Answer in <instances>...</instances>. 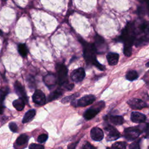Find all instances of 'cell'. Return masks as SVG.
Wrapping results in <instances>:
<instances>
[{"label":"cell","instance_id":"obj_1","mask_svg":"<svg viewBox=\"0 0 149 149\" xmlns=\"http://www.w3.org/2000/svg\"><path fill=\"white\" fill-rule=\"evenodd\" d=\"M135 25L133 23H128L122 30L119 39L124 44L123 53L125 56H130L132 54V45L136 38Z\"/></svg>","mask_w":149,"mask_h":149},{"label":"cell","instance_id":"obj_2","mask_svg":"<svg viewBox=\"0 0 149 149\" xmlns=\"http://www.w3.org/2000/svg\"><path fill=\"white\" fill-rule=\"evenodd\" d=\"M80 42L83 46L84 58L87 64H92L100 70H104L105 69V67L100 63L97 60L95 56V54L97 52L94 44L88 43L82 38L80 40Z\"/></svg>","mask_w":149,"mask_h":149},{"label":"cell","instance_id":"obj_3","mask_svg":"<svg viewBox=\"0 0 149 149\" xmlns=\"http://www.w3.org/2000/svg\"><path fill=\"white\" fill-rule=\"evenodd\" d=\"M104 107L105 102L103 101H100L87 109L84 113L83 116L86 120H90L95 117Z\"/></svg>","mask_w":149,"mask_h":149},{"label":"cell","instance_id":"obj_4","mask_svg":"<svg viewBox=\"0 0 149 149\" xmlns=\"http://www.w3.org/2000/svg\"><path fill=\"white\" fill-rule=\"evenodd\" d=\"M58 74V83L60 86L67 84L68 81V69L63 63H58L56 66Z\"/></svg>","mask_w":149,"mask_h":149},{"label":"cell","instance_id":"obj_5","mask_svg":"<svg viewBox=\"0 0 149 149\" xmlns=\"http://www.w3.org/2000/svg\"><path fill=\"white\" fill-rule=\"evenodd\" d=\"M144 132L141 126H134L126 128L124 130V137L129 141H133L136 139Z\"/></svg>","mask_w":149,"mask_h":149},{"label":"cell","instance_id":"obj_6","mask_svg":"<svg viewBox=\"0 0 149 149\" xmlns=\"http://www.w3.org/2000/svg\"><path fill=\"white\" fill-rule=\"evenodd\" d=\"M95 100V97L94 95L89 94L82 97L81 98L71 102V104L74 107H84L93 104Z\"/></svg>","mask_w":149,"mask_h":149},{"label":"cell","instance_id":"obj_7","mask_svg":"<svg viewBox=\"0 0 149 149\" xmlns=\"http://www.w3.org/2000/svg\"><path fill=\"white\" fill-rule=\"evenodd\" d=\"M95 42L94 43L96 52L98 54L104 53L107 50V45L104 38L100 35L96 34L94 37Z\"/></svg>","mask_w":149,"mask_h":149},{"label":"cell","instance_id":"obj_8","mask_svg":"<svg viewBox=\"0 0 149 149\" xmlns=\"http://www.w3.org/2000/svg\"><path fill=\"white\" fill-rule=\"evenodd\" d=\"M104 129L107 132V141H113L118 139L120 137V134L118 131V130L114 127L113 126L110 125H107Z\"/></svg>","mask_w":149,"mask_h":149},{"label":"cell","instance_id":"obj_9","mask_svg":"<svg viewBox=\"0 0 149 149\" xmlns=\"http://www.w3.org/2000/svg\"><path fill=\"white\" fill-rule=\"evenodd\" d=\"M127 104L133 109H141L148 107V105L144 101L139 98H131L127 101Z\"/></svg>","mask_w":149,"mask_h":149},{"label":"cell","instance_id":"obj_10","mask_svg":"<svg viewBox=\"0 0 149 149\" xmlns=\"http://www.w3.org/2000/svg\"><path fill=\"white\" fill-rule=\"evenodd\" d=\"M85 70L83 68L74 69L71 73V79L74 82L81 81L85 77Z\"/></svg>","mask_w":149,"mask_h":149},{"label":"cell","instance_id":"obj_11","mask_svg":"<svg viewBox=\"0 0 149 149\" xmlns=\"http://www.w3.org/2000/svg\"><path fill=\"white\" fill-rule=\"evenodd\" d=\"M33 101L39 105H42L45 103L46 98L44 93L40 90H36L33 95Z\"/></svg>","mask_w":149,"mask_h":149},{"label":"cell","instance_id":"obj_12","mask_svg":"<svg viewBox=\"0 0 149 149\" xmlns=\"http://www.w3.org/2000/svg\"><path fill=\"white\" fill-rule=\"evenodd\" d=\"M91 139L96 141H100L104 138V132L101 129L98 127H94L90 131Z\"/></svg>","mask_w":149,"mask_h":149},{"label":"cell","instance_id":"obj_13","mask_svg":"<svg viewBox=\"0 0 149 149\" xmlns=\"http://www.w3.org/2000/svg\"><path fill=\"white\" fill-rule=\"evenodd\" d=\"M135 31L136 34H139V32H142L146 36L149 35V22L143 21L139 23L137 27H136L135 26Z\"/></svg>","mask_w":149,"mask_h":149},{"label":"cell","instance_id":"obj_14","mask_svg":"<svg viewBox=\"0 0 149 149\" xmlns=\"http://www.w3.org/2000/svg\"><path fill=\"white\" fill-rule=\"evenodd\" d=\"M131 120L136 123H144L146 120V116L139 112H132L130 116Z\"/></svg>","mask_w":149,"mask_h":149},{"label":"cell","instance_id":"obj_15","mask_svg":"<svg viewBox=\"0 0 149 149\" xmlns=\"http://www.w3.org/2000/svg\"><path fill=\"white\" fill-rule=\"evenodd\" d=\"M14 87H15V90L16 93L20 97V98H22L24 101H26V100L27 101V97L26 93L24 90V87L21 84V83L20 82H19L18 81H16L15 83Z\"/></svg>","mask_w":149,"mask_h":149},{"label":"cell","instance_id":"obj_16","mask_svg":"<svg viewBox=\"0 0 149 149\" xmlns=\"http://www.w3.org/2000/svg\"><path fill=\"white\" fill-rule=\"evenodd\" d=\"M44 81L48 87L51 88L57 83L58 79L54 74L49 73L44 77Z\"/></svg>","mask_w":149,"mask_h":149},{"label":"cell","instance_id":"obj_17","mask_svg":"<svg viewBox=\"0 0 149 149\" xmlns=\"http://www.w3.org/2000/svg\"><path fill=\"white\" fill-rule=\"evenodd\" d=\"M148 42H149V37H148V36L144 35V36H140L139 38H135L134 45L136 47H143L147 45Z\"/></svg>","mask_w":149,"mask_h":149},{"label":"cell","instance_id":"obj_18","mask_svg":"<svg viewBox=\"0 0 149 149\" xmlns=\"http://www.w3.org/2000/svg\"><path fill=\"white\" fill-rule=\"evenodd\" d=\"M108 63L111 66L116 65L119 61V54L115 52H109L107 55Z\"/></svg>","mask_w":149,"mask_h":149},{"label":"cell","instance_id":"obj_19","mask_svg":"<svg viewBox=\"0 0 149 149\" xmlns=\"http://www.w3.org/2000/svg\"><path fill=\"white\" fill-rule=\"evenodd\" d=\"M29 141V136L26 134H22L20 135L16 140L15 141V144L17 147L24 146H26Z\"/></svg>","mask_w":149,"mask_h":149},{"label":"cell","instance_id":"obj_20","mask_svg":"<svg viewBox=\"0 0 149 149\" xmlns=\"http://www.w3.org/2000/svg\"><path fill=\"white\" fill-rule=\"evenodd\" d=\"M36 113V110L34 109H30L24 115L23 118L22 119V122L23 123H27L30 121H31L33 118L35 116Z\"/></svg>","mask_w":149,"mask_h":149},{"label":"cell","instance_id":"obj_21","mask_svg":"<svg viewBox=\"0 0 149 149\" xmlns=\"http://www.w3.org/2000/svg\"><path fill=\"white\" fill-rule=\"evenodd\" d=\"M108 119L109 121L115 125H120L124 122L123 118L119 115H111Z\"/></svg>","mask_w":149,"mask_h":149},{"label":"cell","instance_id":"obj_22","mask_svg":"<svg viewBox=\"0 0 149 149\" xmlns=\"http://www.w3.org/2000/svg\"><path fill=\"white\" fill-rule=\"evenodd\" d=\"M24 100L20 98L13 101V106L15 107V109H16L19 111H22L24 107Z\"/></svg>","mask_w":149,"mask_h":149},{"label":"cell","instance_id":"obj_23","mask_svg":"<svg viewBox=\"0 0 149 149\" xmlns=\"http://www.w3.org/2000/svg\"><path fill=\"white\" fill-rule=\"evenodd\" d=\"M62 95V91L60 90H56L54 91V92L51 93L48 97V101H52L53 100H56L61 97Z\"/></svg>","mask_w":149,"mask_h":149},{"label":"cell","instance_id":"obj_24","mask_svg":"<svg viewBox=\"0 0 149 149\" xmlns=\"http://www.w3.org/2000/svg\"><path fill=\"white\" fill-rule=\"evenodd\" d=\"M139 77V74L136 70H130L128 71L126 74V78L129 81H133L136 80Z\"/></svg>","mask_w":149,"mask_h":149},{"label":"cell","instance_id":"obj_25","mask_svg":"<svg viewBox=\"0 0 149 149\" xmlns=\"http://www.w3.org/2000/svg\"><path fill=\"white\" fill-rule=\"evenodd\" d=\"M18 51L22 56L23 57L26 56L28 53V49L26 44H20L18 46Z\"/></svg>","mask_w":149,"mask_h":149},{"label":"cell","instance_id":"obj_26","mask_svg":"<svg viewBox=\"0 0 149 149\" xmlns=\"http://www.w3.org/2000/svg\"><path fill=\"white\" fill-rule=\"evenodd\" d=\"M79 95V94L78 93H74L72 95H69V96H67V97H65V98H62V100H61V102L63 103V104H66V103H68L69 102H72L74 100V99L76 98H77L78 96Z\"/></svg>","mask_w":149,"mask_h":149},{"label":"cell","instance_id":"obj_27","mask_svg":"<svg viewBox=\"0 0 149 149\" xmlns=\"http://www.w3.org/2000/svg\"><path fill=\"white\" fill-rule=\"evenodd\" d=\"M127 143L125 141H118L112 145V149H126Z\"/></svg>","mask_w":149,"mask_h":149},{"label":"cell","instance_id":"obj_28","mask_svg":"<svg viewBox=\"0 0 149 149\" xmlns=\"http://www.w3.org/2000/svg\"><path fill=\"white\" fill-rule=\"evenodd\" d=\"M8 93H9L8 87H5L0 89V101L1 102L4 100L5 97L8 94Z\"/></svg>","mask_w":149,"mask_h":149},{"label":"cell","instance_id":"obj_29","mask_svg":"<svg viewBox=\"0 0 149 149\" xmlns=\"http://www.w3.org/2000/svg\"><path fill=\"white\" fill-rule=\"evenodd\" d=\"M140 140H138L137 141H135L129 145V149H140Z\"/></svg>","mask_w":149,"mask_h":149},{"label":"cell","instance_id":"obj_30","mask_svg":"<svg viewBox=\"0 0 149 149\" xmlns=\"http://www.w3.org/2000/svg\"><path fill=\"white\" fill-rule=\"evenodd\" d=\"M48 135L47 134H41L40 136H38L37 138V141L40 143H43L45 142L48 139Z\"/></svg>","mask_w":149,"mask_h":149},{"label":"cell","instance_id":"obj_31","mask_svg":"<svg viewBox=\"0 0 149 149\" xmlns=\"http://www.w3.org/2000/svg\"><path fill=\"white\" fill-rule=\"evenodd\" d=\"M9 127L10 129V130L14 132V133H16L17 132L18 130V127H17V125L15 123V122H10L9 123Z\"/></svg>","mask_w":149,"mask_h":149},{"label":"cell","instance_id":"obj_32","mask_svg":"<svg viewBox=\"0 0 149 149\" xmlns=\"http://www.w3.org/2000/svg\"><path fill=\"white\" fill-rule=\"evenodd\" d=\"M29 149H44V147L41 144L32 143L29 146Z\"/></svg>","mask_w":149,"mask_h":149},{"label":"cell","instance_id":"obj_33","mask_svg":"<svg viewBox=\"0 0 149 149\" xmlns=\"http://www.w3.org/2000/svg\"><path fill=\"white\" fill-rule=\"evenodd\" d=\"M82 149H97V148L95 147L92 144H91L89 142L86 141L85 144L83 145Z\"/></svg>","mask_w":149,"mask_h":149},{"label":"cell","instance_id":"obj_34","mask_svg":"<svg viewBox=\"0 0 149 149\" xmlns=\"http://www.w3.org/2000/svg\"><path fill=\"white\" fill-rule=\"evenodd\" d=\"M138 13L139 15L140 16H143L145 15V9L144 8V7L143 6H140L139 8H138Z\"/></svg>","mask_w":149,"mask_h":149},{"label":"cell","instance_id":"obj_35","mask_svg":"<svg viewBox=\"0 0 149 149\" xmlns=\"http://www.w3.org/2000/svg\"><path fill=\"white\" fill-rule=\"evenodd\" d=\"M78 143H79V141L70 144L68 146V149H75V148H76V146L77 145Z\"/></svg>","mask_w":149,"mask_h":149},{"label":"cell","instance_id":"obj_36","mask_svg":"<svg viewBox=\"0 0 149 149\" xmlns=\"http://www.w3.org/2000/svg\"><path fill=\"white\" fill-rule=\"evenodd\" d=\"M73 86H74V85H73V84H72V83L67 84H66V85L65 86V88H66L68 90H72V89L73 88Z\"/></svg>","mask_w":149,"mask_h":149},{"label":"cell","instance_id":"obj_37","mask_svg":"<svg viewBox=\"0 0 149 149\" xmlns=\"http://www.w3.org/2000/svg\"><path fill=\"white\" fill-rule=\"evenodd\" d=\"M4 107L2 105V102H0V114H2L3 111Z\"/></svg>","mask_w":149,"mask_h":149},{"label":"cell","instance_id":"obj_38","mask_svg":"<svg viewBox=\"0 0 149 149\" xmlns=\"http://www.w3.org/2000/svg\"><path fill=\"white\" fill-rule=\"evenodd\" d=\"M147 11L149 15V1L147 2Z\"/></svg>","mask_w":149,"mask_h":149},{"label":"cell","instance_id":"obj_39","mask_svg":"<svg viewBox=\"0 0 149 149\" xmlns=\"http://www.w3.org/2000/svg\"><path fill=\"white\" fill-rule=\"evenodd\" d=\"M146 66H147V67H149V61L146 63Z\"/></svg>","mask_w":149,"mask_h":149},{"label":"cell","instance_id":"obj_40","mask_svg":"<svg viewBox=\"0 0 149 149\" xmlns=\"http://www.w3.org/2000/svg\"><path fill=\"white\" fill-rule=\"evenodd\" d=\"M55 149H63L62 147H58V148H55Z\"/></svg>","mask_w":149,"mask_h":149},{"label":"cell","instance_id":"obj_41","mask_svg":"<svg viewBox=\"0 0 149 149\" xmlns=\"http://www.w3.org/2000/svg\"><path fill=\"white\" fill-rule=\"evenodd\" d=\"M106 149H111V148H109V147H108V148H107Z\"/></svg>","mask_w":149,"mask_h":149},{"label":"cell","instance_id":"obj_42","mask_svg":"<svg viewBox=\"0 0 149 149\" xmlns=\"http://www.w3.org/2000/svg\"><path fill=\"white\" fill-rule=\"evenodd\" d=\"M148 149H149V146H148Z\"/></svg>","mask_w":149,"mask_h":149}]
</instances>
